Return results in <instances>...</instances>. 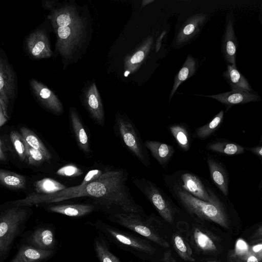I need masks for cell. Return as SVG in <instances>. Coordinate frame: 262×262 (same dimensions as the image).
Listing matches in <instances>:
<instances>
[{
	"mask_svg": "<svg viewBox=\"0 0 262 262\" xmlns=\"http://www.w3.org/2000/svg\"><path fill=\"white\" fill-rule=\"evenodd\" d=\"M126 181V174L122 168L108 169L98 179L88 184L81 182L77 186L49 194L33 193L20 199V204L31 207L86 196L94 200L92 205L97 209L108 214L122 210L127 205L130 192Z\"/></svg>",
	"mask_w": 262,
	"mask_h": 262,
	"instance_id": "1",
	"label": "cell"
},
{
	"mask_svg": "<svg viewBox=\"0 0 262 262\" xmlns=\"http://www.w3.org/2000/svg\"><path fill=\"white\" fill-rule=\"evenodd\" d=\"M49 18L56 34V49L62 57L70 59L82 40L84 21L70 6L52 9Z\"/></svg>",
	"mask_w": 262,
	"mask_h": 262,
	"instance_id": "2",
	"label": "cell"
},
{
	"mask_svg": "<svg viewBox=\"0 0 262 262\" xmlns=\"http://www.w3.org/2000/svg\"><path fill=\"white\" fill-rule=\"evenodd\" d=\"M33 211L30 207L7 205L0 212V262L8 257L14 242L24 233Z\"/></svg>",
	"mask_w": 262,
	"mask_h": 262,
	"instance_id": "3",
	"label": "cell"
},
{
	"mask_svg": "<svg viewBox=\"0 0 262 262\" xmlns=\"http://www.w3.org/2000/svg\"><path fill=\"white\" fill-rule=\"evenodd\" d=\"M164 182L171 195L191 215L199 219L210 221L224 228H228L227 216L219 199L212 202L204 201L175 185Z\"/></svg>",
	"mask_w": 262,
	"mask_h": 262,
	"instance_id": "4",
	"label": "cell"
},
{
	"mask_svg": "<svg viewBox=\"0 0 262 262\" xmlns=\"http://www.w3.org/2000/svg\"><path fill=\"white\" fill-rule=\"evenodd\" d=\"M114 223L127 228L164 248H169L167 240L160 232V222L154 215L133 213H117L107 215Z\"/></svg>",
	"mask_w": 262,
	"mask_h": 262,
	"instance_id": "5",
	"label": "cell"
},
{
	"mask_svg": "<svg viewBox=\"0 0 262 262\" xmlns=\"http://www.w3.org/2000/svg\"><path fill=\"white\" fill-rule=\"evenodd\" d=\"M115 125L118 135L125 147L145 167H149L150 162L147 148L133 122L127 117L118 115Z\"/></svg>",
	"mask_w": 262,
	"mask_h": 262,
	"instance_id": "6",
	"label": "cell"
},
{
	"mask_svg": "<svg viewBox=\"0 0 262 262\" xmlns=\"http://www.w3.org/2000/svg\"><path fill=\"white\" fill-rule=\"evenodd\" d=\"M133 183L165 221L174 223L178 210L169 196L154 183L144 178H136Z\"/></svg>",
	"mask_w": 262,
	"mask_h": 262,
	"instance_id": "7",
	"label": "cell"
},
{
	"mask_svg": "<svg viewBox=\"0 0 262 262\" xmlns=\"http://www.w3.org/2000/svg\"><path fill=\"white\" fill-rule=\"evenodd\" d=\"M108 241L120 246L128 247L143 253L152 254L156 249L147 240L114 227L100 220L93 224Z\"/></svg>",
	"mask_w": 262,
	"mask_h": 262,
	"instance_id": "8",
	"label": "cell"
},
{
	"mask_svg": "<svg viewBox=\"0 0 262 262\" xmlns=\"http://www.w3.org/2000/svg\"><path fill=\"white\" fill-rule=\"evenodd\" d=\"M164 181L175 185L196 198L208 202L218 199L214 193L206 187L195 173L186 170H179L165 176Z\"/></svg>",
	"mask_w": 262,
	"mask_h": 262,
	"instance_id": "9",
	"label": "cell"
},
{
	"mask_svg": "<svg viewBox=\"0 0 262 262\" xmlns=\"http://www.w3.org/2000/svg\"><path fill=\"white\" fill-rule=\"evenodd\" d=\"M17 93V79L14 71L6 57H0V126L8 119V109Z\"/></svg>",
	"mask_w": 262,
	"mask_h": 262,
	"instance_id": "10",
	"label": "cell"
},
{
	"mask_svg": "<svg viewBox=\"0 0 262 262\" xmlns=\"http://www.w3.org/2000/svg\"><path fill=\"white\" fill-rule=\"evenodd\" d=\"M19 243L43 250L56 251L60 247L56 236V228L51 224H43L24 233Z\"/></svg>",
	"mask_w": 262,
	"mask_h": 262,
	"instance_id": "11",
	"label": "cell"
},
{
	"mask_svg": "<svg viewBox=\"0 0 262 262\" xmlns=\"http://www.w3.org/2000/svg\"><path fill=\"white\" fill-rule=\"evenodd\" d=\"M182 227L179 228L185 235L191 248L196 252L202 253H211L217 250L214 238L211 234L196 224L190 226L184 222L179 223Z\"/></svg>",
	"mask_w": 262,
	"mask_h": 262,
	"instance_id": "12",
	"label": "cell"
},
{
	"mask_svg": "<svg viewBox=\"0 0 262 262\" xmlns=\"http://www.w3.org/2000/svg\"><path fill=\"white\" fill-rule=\"evenodd\" d=\"M29 84L33 96L42 106L55 115L63 113L62 103L47 86L35 79H31Z\"/></svg>",
	"mask_w": 262,
	"mask_h": 262,
	"instance_id": "13",
	"label": "cell"
},
{
	"mask_svg": "<svg viewBox=\"0 0 262 262\" xmlns=\"http://www.w3.org/2000/svg\"><path fill=\"white\" fill-rule=\"evenodd\" d=\"M26 45L29 55L34 59L47 58L52 55L48 36L42 30L31 33L26 39Z\"/></svg>",
	"mask_w": 262,
	"mask_h": 262,
	"instance_id": "14",
	"label": "cell"
},
{
	"mask_svg": "<svg viewBox=\"0 0 262 262\" xmlns=\"http://www.w3.org/2000/svg\"><path fill=\"white\" fill-rule=\"evenodd\" d=\"M83 102L92 119L99 125H103L105 122L103 106L94 82H92L84 91Z\"/></svg>",
	"mask_w": 262,
	"mask_h": 262,
	"instance_id": "15",
	"label": "cell"
},
{
	"mask_svg": "<svg viewBox=\"0 0 262 262\" xmlns=\"http://www.w3.org/2000/svg\"><path fill=\"white\" fill-rule=\"evenodd\" d=\"M17 247V252L8 262H47L53 258L57 252L56 251L39 249L20 243Z\"/></svg>",
	"mask_w": 262,
	"mask_h": 262,
	"instance_id": "16",
	"label": "cell"
},
{
	"mask_svg": "<svg viewBox=\"0 0 262 262\" xmlns=\"http://www.w3.org/2000/svg\"><path fill=\"white\" fill-rule=\"evenodd\" d=\"M153 43L151 37L147 38L133 53L128 54L124 59L125 74L136 72L145 60Z\"/></svg>",
	"mask_w": 262,
	"mask_h": 262,
	"instance_id": "17",
	"label": "cell"
},
{
	"mask_svg": "<svg viewBox=\"0 0 262 262\" xmlns=\"http://www.w3.org/2000/svg\"><path fill=\"white\" fill-rule=\"evenodd\" d=\"M206 97L216 99L228 106L255 102L260 100L259 95L251 92L236 90L216 95H207Z\"/></svg>",
	"mask_w": 262,
	"mask_h": 262,
	"instance_id": "18",
	"label": "cell"
},
{
	"mask_svg": "<svg viewBox=\"0 0 262 262\" xmlns=\"http://www.w3.org/2000/svg\"><path fill=\"white\" fill-rule=\"evenodd\" d=\"M49 212L60 214L72 217H80L87 215L97 210L91 204L50 205L46 206Z\"/></svg>",
	"mask_w": 262,
	"mask_h": 262,
	"instance_id": "19",
	"label": "cell"
},
{
	"mask_svg": "<svg viewBox=\"0 0 262 262\" xmlns=\"http://www.w3.org/2000/svg\"><path fill=\"white\" fill-rule=\"evenodd\" d=\"M207 17L205 14L199 13L190 17L182 26L176 37V43L181 45L186 43L195 35Z\"/></svg>",
	"mask_w": 262,
	"mask_h": 262,
	"instance_id": "20",
	"label": "cell"
},
{
	"mask_svg": "<svg viewBox=\"0 0 262 262\" xmlns=\"http://www.w3.org/2000/svg\"><path fill=\"white\" fill-rule=\"evenodd\" d=\"M144 144L152 156L161 166L165 168L174 153V147L166 143L153 140H145Z\"/></svg>",
	"mask_w": 262,
	"mask_h": 262,
	"instance_id": "21",
	"label": "cell"
},
{
	"mask_svg": "<svg viewBox=\"0 0 262 262\" xmlns=\"http://www.w3.org/2000/svg\"><path fill=\"white\" fill-rule=\"evenodd\" d=\"M70 122L73 133L80 149L85 154L90 152L88 134L83 124L74 108H71L69 113Z\"/></svg>",
	"mask_w": 262,
	"mask_h": 262,
	"instance_id": "22",
	"label": "cell"
},
{
	"mask_svg": "<svg viewBox=\"0 0 262 262\" xmlns=\"http://www.w3.org/2000/svg\"><path fill=\"white\" fill-rule=\"evenodd\" d=\"M237 48V42L233 23L229 20L227 24L224 35L223 50L225 59L230 64L236 66Z\"/></svg>",
	"mask_w": 262,
	"mask_h": 262,
	"instance_id": "23",
	"label": "cell"
},
{
	"mask_svg": "<svg viewBox=\"0 0 262 262\" xmlns=\"http://www.w3.org/2000/svg\"><path fill=\"white\" fill-rule=\"evenodd\" d=\"M94 250L99 262H122L110 249L108 240L98 232L94 239Z\"/></svg>",
	"mask_w": 262,
	"mask_h": 262,
	"instance_id": "24",
	"label": "cell"
},
{
	"mask_svg": "<svg viewBox=\"0 0 262 262\" xmlns=\"http://www.w3.org/2000/svg\"><path fill=\"white\" fill-rule=\"evenodd\" d=\"M207 163L212 181L222 192L227 195L228 180L224 169L218 161L211 157H207Z\"/></svg>",
	"mask_w": 262,
	"mask_h": 262,
	"instance_id": "25",
	"label": "cell"
},
{
	"mask_svg": "<svg viewBox=\"0 0 262 262\" xmlns=\"http://www.w3.org/2000/svg\"><path fill=\"white\" fill-rule=\"evenodd\" d=\"M232 90L251 92L252 89L247 79L239 72L236 66L229 64L223 74Z\"/></svg>",
	"mask_w": 262,
	"mask_h": 262,
	"instance_id": "26",
	"label": "cell"
},
{
	"mask_svg": "<svg viewBox=\"0 0 262 262\" xmlns=\"http://www.w3.org/2000/svg\"><path fill=\"white\" fill-rule=\"evenodd\" d=\"M172 242L174 250L182 259L190 262L195 261L192 248L182 231L179 230L173 234Z\"/></svg>",
	"mask_w": 262,
	"mask_h": 262,
	"instance_id": "27",
	"label": "cell"
},
{
	"mask_svg": "<svg viewBox=\"0 0 262 262\" xmlns=\"http://www.w3.org/2000/svg\"><path fill=\"white\" fill-rule=\"evenodd\" d=\"M195 70V60L191 55H188L175 77L173 87L169 95V102L180 84L191 77L194 74Z\"/></svg>",
	"mask_w": 262,
	"mask_h": 262,
	"instance_id": "28",
	"label": "cell"
},
{
	"mask_svg": "<svg viewBox=\"0 0 262 262\" xmlns=\"http://www.w3.org/2000/svg\"><path fill=\"white\" fill-rule=\"evenodd\" d=\"M169 131L180 149L186 151L191 147V137L186 126L182 124H172L169 127Z\"/></svg>",
	"mask_w": 262,
	"mask_h": 262,
	"instance_id": "29",
	"label": "cell"
},
{
	"mask_svg": "<svg viewBox=\"0 0 262 262\" xmlns=\"http://www.w3.org/2000/svg\"><path fill=\"white\" fill-rule=\"evenodd\" d=\"M0 182L4 186L12 189H21L26 185V178L16 173L1 169Z\"/></svg>",
	"mask_w": 262,
	"mask_h": 262,
	"instance_id": "30",
	"label": "cell"
},
{
	"mask_svg": "<svg viewBox=\"0 0 262 262\" xmlns=\"http://www.w3.org/2000/svg\"><path fill=\"white\" fill-rule=\"evenodd\" d=\"M35 193L49 194L54 193L66 188L62 183L51 178H46L36 181L34 183Z\"/></svg>",
	"mask_w": 262,
	"mask_h": 262,
	"instance_id": "31",
	"label": "cell"
},
{
	"mask_svg": "<svg viewBox=\"0 0 262 262\" xmlns=\"http://www.w3.org/2000/svg\"><path fill=\"white\" fill-rule=\"evenodd\" d=\"M224 115V111H221L210 122L196 128L194 134L195 137L201 140L208 138L219 127L223 121Z\"/></svg>",
	"mask_w": 262,
	"mask_h": 262,
	"instance_id": "32",
	"label": "cell"
},
{
	"mask_svg": "<svg viewBox=\"0 0 262 262\" xmlns=\"http://www.w3.org/2000/svg\"><path fill=\"white\" fill-rule=\"evenodd\" d=\"M20 134L27 145L42 152L48 160L51 158V154L39 137L31 129L22 127L20 128Z\"/></svg>",
	"mask_w": 262,
	"mask_h": 262,
	"instance_id": "33",
	"label": "cell"
},
{
	"mask_svg": "<svg viewBox=\"0 0 262 262\" xmlns=\"http://www.w3.org/2000/svg\"><path fill=\"white\" fill-rule=\"evenodd\" d=\"M206 147L209 150L227 155H239L244 151V147L240 145L227 142L210 143Z\"/></svg>",
	"mask_w": 262,
	"mask_h": 262,
	"instance_id": "34",
	"label": "cell"
},
{
	"mask_svg": "<svg viewBox=\"0 0 262 262\" xmlns=\"http://www.w3.org/2000/svg\"><path fill=\"white\" fill-rule=\"evenodd\" d=\"M10 138L19 158L21 161L26 160L27 157V143L21 134L15 130H12L10 134Z\"/></svg>",
	"mask_w": 262,
	"mask_h": 262,
	"instance_id": "35",
	"label": "cell"
},
{
	"mask_svg": "<svg viewBox=\"0 0 262 262\" xmlns=\"http://www.w3.org/2000/svg\"><path fill=\"white\" fill-rule=\"evenodd\" d=\"M27 157L28 163L33 166H37L48 160L46 156L41 151L34 149L27 144Z\"/></svg>",
	"mask_w": 262,
	"mask_h": 262,
	"instance_id": "36",
	"label": "cell"
},
{
	"mask_svg": "<svg viewBox=\"0 0 262 262\" xmlns=\"http://www.w3.org/2000/svg\"><path fill=\"white\" fill-rule=\"evenodd\" d=\"M57 175L66 177H75L83 173L82 170L76 165L69 164L62 166L56 171Z\"/></svg>",
	"mask_w": 262,
	"mask_h": 262,
	"instance_id": "37",
	"label": "cell"
},
{
	"mask_svg": "<svg viewBox=\"0 0 262 262\" xmlns=\"http://www.w3.org/2000/svg\"><path fill=\"white\" fill-rule=\"evenodd\" d=\"M234 252L238 256H247L250 252V247L246 242L239 238L235 243Z\"/></svg>",
	"mask_w": 262,
	"mask_h": 262,
	"instance_id": "38",
	"label": "cell"
},
{
	"mask_svg": "<svg viewBox=\"0 0 262 262\" xmlns=\"http://www.w3.org/2000/svg\"><path fill=\"white\" fill-rule=\"evenodd\" d=\"M250 252L255 255L259 261L262 260V243L251 247L250 249Z\"/></svg>",
	"mask_w": 262,
	"mask_h": 262,
	"instance_id": "39",
	"label": "cell"
},
{
	"mask_svg": "<svg viewBox=\"0 0 262 262\" xmlns=\"http://www.w3.org/2000/svg\"><path fill=\"white\" fill-rule=\"evenodd\" d=\"M6 150L5 143L1 138L0 140V160L2 162L5 161L7 159Z\"/></svg>",
	"mask_w": 262,
	"mask_h": 262,
	"instance_id": "40",
	"label": "cell"
},
{
	"mask_svg": "<svg viewBox=\"0 0 262 262\" xmlns=\"http://www.w3.org/2000/svg\"><path fill=\"white\" fill-rule=\"evenodd\" d=\"M163 262H177L170 250H167L164 252Z\"/></svg>",
	"mask_w": 262,
	"mask_h": 262,
	"instance_id": "41",
	"label": "cell"
},
{
	"mask_svg": "<svg viewBox=\"0 0 262 262\" xmlns=\"http://www.w3.org/2000/svg\"><path fill=\"white\" fill-rule=\"evenodd\" d=\"M253 154L262 157V146H256L249 149Z\"/></svg>",
	"mask_w": 262,
	"mask_h": 262,
	"instance_id": "42",
	"label": "cell"
},
{
	"mask_svg": "<svg viewBox=\"0 0 262 262\" xmlns=\"http://www.w3.org/2000/svg\"><path fill=\"white\" fill-rule=\"evenodd\" d=\"M259 261L257 258L249 252L247 256L246 262H259Z\"/></svg>",
	"mask_w": 262,
	"mask_h": 262,
	"instance_id": "43",
	"label": "cell"
},
{
	"mask_svg": "<svg viewBox=\"0 0 262 262\" xmlns=\"http://www.w3.org/2000/svg\"><path fill=\"white\" fill-rule=\"evenodd\" d=\"M154 2L153 0H143L142 2V6L143 7L147 5L148 4Z\"/></svg>",
	"mask_w": 262,
	"mask_h": 262,
	"instance_id": "44",
	"label": "cell"
},
{
	"mask_svg": "<svg viewBox=\"0 0 262 262\" xmlns=\"http://www.w3.org/2000/svg\"><path fill=\"white\" fill-rule=\"evenodd\" d=\"M256 235L258 236H262V226H261L257 230Z\"/></svg>",
	"mask_w": 262,
	"mask_h": 262,
	"instance_id": "45",
	"label": "cell"
},
{
	"mask_svg": "<svg viewBox=\"0 0 262 262\" xmlns=\"http://www.w3.org/2000/svg\"><path fill=\"white\" fill-rule=\"evenodd\" d=\"M260 186L261 187H262V180H261V183H260Z\"/></svg>",
	"mask_w": 262,
	"mask_h": 262,
	"instance_id": "46",
	"label": "cell"
},
{
	"mask_svg": "<svg viewBox=\"0 0 262 262\" xmlns=\"http://www.w3.org/2000/svg\"><path fill=\"white\" fill-rule=\"evenodd\" d=\"M208 262H217V261H208Z\"/></svg>",
	"mask_w": 262,
	"mask_h": 262,
	"instance_id": "47",
	"label": "cell"
},
{
	"mask_svg": "<svg viewBox=\"0 0 262 262\" xmlns=\"http://www.w3.org/2000/svg\"><path fill=\"white\" fill-rule=\"evenodd\" d=\"M260 142H262V135H261V139H260Z\"/></svg>",
	"mask_w": 262,
	"mask_h": 262,
	"instance_id": "48",
	"label": "cell"
}]
</instances>
